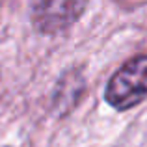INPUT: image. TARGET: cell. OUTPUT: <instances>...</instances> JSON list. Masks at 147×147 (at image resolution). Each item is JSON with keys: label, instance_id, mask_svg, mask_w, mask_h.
Segmentation results:
<instances>
[{"label": "cell", "instance_id": "cell-1", "mask_svg": "<svg viewBox=\"0 0 147 147\" xmlns=\"http://www.w3.org/2000/svg\"><path fill=\"white\" fill-rule=\"evenodd\" d=\"M104 99L115 110H129L147 99V54L129 60L110 78Z\"/></svg>", "mask_w": 147, "mask_h": 147}, {"label": "cell", "instance_id": "cell-2", "mask_svg": "<svg viewBox=\"0 0 147 147\" xmlns=\"http://www.w3.org/2000/svg\"><path fill=\"white\" fill-rule=\"evenodd\" d=\"M78 11L75 9V0H45L37 9V21L43 30L65 26Z\"/></svg>", "mask_w": 147, "mask_h": 147}]
</instances>
